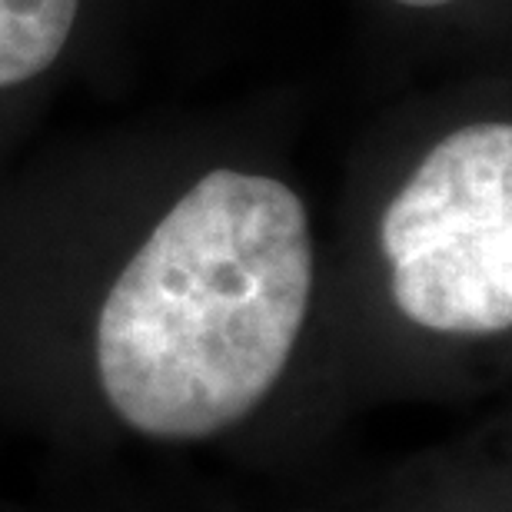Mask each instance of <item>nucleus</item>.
Masks as SVG:
<instances>
[{"label":"nucleus","mask_w":512,"mask_h":512,"mask_svg":"<svg viewBox=\"0 0 512 512\" xmlns=\"http://www.w3.org/2000/svg\"><path fill=\"white\" fill-rule=\"evenodd\" d=\"M80 0H0V87L44 74L74 30Z\"/></svg>","instance_id":"obj_3"},{"label":"nucleus","mask_w":512,"mask_h":512,"mask_svg":"<svg viewBox=\"0 0 512 512\" xmlns=\"http://www.w3.org/2000/svg\"><path fill=\"white\" fill-rule=\"evenodd\" d=\"M396 4H406V7H439V4H449V0H396Z\"/></svg>","instance_id":"obj_4"},{"label":"nucleus","mask_w":512,"mask_h":512,"mask_svg":"<svg viewBox=\"0 0 512 512\" xmlns=\"http://www.w3.org/2000/svg\"><path fill=\"white\" fill-rule=\"evenodd\" d=\"M310 293L303 200L273 177L207 173L107 293L97 370L110 406L170 443L240 423L286 370Z\"/></svg>","instance_id":"obj_1"},{"label":"nucleus","mask_w":512,"mask_h":512,"mask_svg":"<svg viewBox=\"0 0 512 512\" xmlns=\"http://www.w3.org/2000/svg\"><path fill=\"white\" fill-rule=\"evenodd\" d=\"M399 313L436 333L486 336L512 323V130L449 133L383 213Z\"/></svg>","instance_id":"obj_2"}]
</instances>
